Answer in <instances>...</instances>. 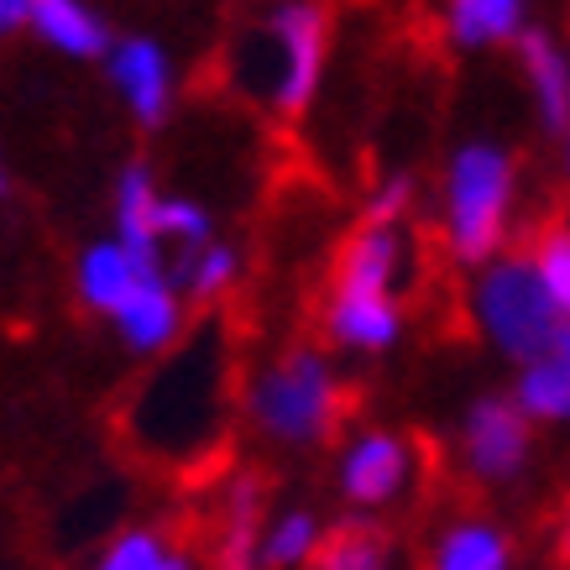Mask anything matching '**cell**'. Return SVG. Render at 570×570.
Here are the masks:
<instances>
[{"label": "cell", "mask_w": 570, "mask_h": 570, "mask_svg": "<svg viewBox=\"0 0 570 570\" xmlns=\"http://www.w3.org/2000/svg\"><path fill=\"white\" fill-rule=\"evenodd\" d=\"M519 409L534 419H566L570 414V330L560 335V346L534 362L519 377Z\"/></svg>", "instance_id": "obj_15"}, {"label": "cell", "mask_w": 570, "mask_h": 570, "mask_svg": "<svg viewBox=\"0 0 570 570\" xmlns=\"http://www.w3.org/2000/svg\"><path fill=\"white\" fill-rule=\"evenodd\" d=\"M320 550V529H314L309 513H283V519L273 523V534L262 539V566H298V560H309V554Z\"/></svg>", "instance_id": "obj_22"}, {"label": "cell", "mask_w": 570, "mask_h": 570, "mask_svg": "<svg viewBox=\"0 0 570 570\" xmlns=\"http://www.w3.org/2000/svg\"><path fill=\"white\" fill-rule=\"evenodd\" d=\"M513 163L498 147H461L445 178V230L461 262H487L508 236Z\"/></svg>", "instance_id": "obj_3"}, {"label": "cell", "mask_w": 570, "mask_h": 570, "mask_svg": "<svg viewBox=\"0 0 570 570\" xmlns=\"http://www.w3.org/2000/svg\"><path fill=\"white\" fill-rule=\"evenodd\" d=\"M0 194H6V163H0Z\"/></svg>", "instance_id": "obj_28"}, {"label": "cell", "mask_w": 570, "mask_h": 570, "mask_svg": "<svg viewBox=\"0 0 570 570\" xmlns=\"http://www.w3.org/2000/svg\"><path fill=\"white\" fill-rule=\"evenodd\" d=\"M519 52H523V69H529V85H534V100L544 110V126L570 131V69L560 58V48L544 32H523Z\"/></svg>", "instance_id": "obj_14"}, {"label": "cell", "mask_w": 570, "mask_h": 570, "mask_svg": "<svg viewBox=\"0 0 570 570\" xmlns=\"http://www.w3.org/2000/svg\"><path fill=\"white\" fill-rule=\"evenodd\" d=\"M476 325L508 356H519L529 366L544 362L570 330L560 304L544 288V277H539L534 257H502L487 267L482 283H476Z\"/></svg>", "instance_id": "obj_1"}, {"label": "cell", "mask_w": 570, "mask_h": 570, "mask_svg": "<svg viewBox=\"0 0 570 570\" xmlns=\"http://www.w3.org/2000/svg\"><path fill=\"white\" fill-rule=\"evenodd\" d=\"M21 21H32V0H0V37L17 32Z\"/></svg>", "instance_id": "obj_26"}, {"label": "cell", "mask_w": 570, "mask_h": 570, "mask_svg": "<svg viewBox=\"0 0 570 570\" xmlns=\"http://www.w3.org/2000/svg\"><path fill=\"white\" fill-rule=\"evenodd\" d=\"M95 570H189V554L168 544L163 534H153V529H137V534L116 539Z\"/></svg>", "instance_id": "obj_20"}, {"label": "cell", "mask_w": 570, "mask_h": 570, "mask_svg": "<svg viewBox=\"0 0 570 570\" xmlns=\"http://www.w3.org/2000/svg\"><path fill=\"white\" fill-rule=\"evenodd\" d=\"M116 325H121V341L131 351H168L174 346L178 325H184V309H178V294L163 283V273L141 277L137 294L116 309Z\"/></svg>", "instance_id": "obj_10"}, {"label": "cell", "mask_w": 570, "mask_h": 570, "mask_svg": "<svg viewBox=\"0 0 570 570\" xmlns=\"http://www.w3.org/2000/svg\"><path fill=\"white\" fill-rule=\"evenodd\" d=\"M430 570H508V539L492 523H455L434 544Z\"/></svg>", "instance_id": "obj_16"}, {"label": "cell", "mask_w": 570, "mask_h": 570, "mask_svg": "<svg viewBox=\"0 0 570 570\" xmlns=\"http://www.w3.org/2000/svg\"><path fill=\"white\" fill-rule=\"evenodd\" d=\"M519 21H523V0H450V37L466 42V48L513 37Z\"/></svg>", "instance_id": "obj_18"}, {"label": "cell", "mask_w": 570, "mask_h": 570, "mask_svg": "<svg viewBox=\"0 0 570 570\" xmlns=\"http://www.w3.org/2000/svg\"><path fill=\"white\" fill-rule=\"evenodd\" d=\"M409 476V445L397 434H362L351 445L346 466H341V487H346L351 502L362 508H377V502L397 498V487Z\"/></svg>", "instance_id": "obj_8"}, {"label": "cell", "mask_w": 570, "mask_h": 570, "mask_svg": "<svg viewBox=\"0 0 570 570\" xmlns=\"http://www.w3.org/2000/svg\"><path fill=\"white\" fill-rule=\"evenodd\" d=\"M314 570H387V539L372 523H341L314 550Z\"/></svg>", "instance_id": "obj_19"}, {"label": "cell", "mask_w": 570, "mask_h": 570, "mask_svg": "<svg viewBox=\"0 0 570 570\" xmlns=\"http://www.w3.org/2000/svg\"><path fill=\"white\" fill-rule=\"evenodd\" d=\"M153 273L157 267H147V262H141L137 252H126L121 242H100V246H89L85 257H79L73 283H79V298H85L89 309H100V314L116 320V309L137 294L141 277H153Z\"/></svg>", "instance_id": "obj_9"}, {"label": "cell", "mask_w": 570, "mask_h": 570, "mask_svg": "<svg viewBox=\"0 0 570 570\" xmlns=\"http://www.w3.org/2000/svg\"><path fill=\"white\" fill-rule=\"evenodd\" d=\"M414 199V184L409 178H387L377 194H372V205H366V225H393L403 209Z\"/></svg>", "instance_id": "obj_25"}, {"label": "cell", "mask_w": 570, "mask_h": 570, "mask_svg": "<svg viewBox=\"0 0 570 570\" xmlns=\"http://www.w3.org/2000/svg\"><path fill=\"white\" fill-rule=\"evenodd\" d=\"M236 273H242V262H236V252H230V246H205V252H189V257H184V267H178V277L189 283L194 298L225 294V288L236 283Z\"/></svg>", "instance_id": "obj_23"}, {"label": "cell", "mask_w": 570, "mask_h": 570, "mask_svg": "<svg viewBox=\"0 0 570 570\" xmlns=\"http://www.w3.org/2000/svg\"><path fill=\"white\" fill-rule=\"evenodd\" d=\"M252 419L273 440H288V445H309V440H325L341 414H346V393L335 372L325 366L320 351H288L277 356L257 382H252Z\"/></svg>", "instance_id": "obj_2"}, {"label": "cell", "mask_w": 570, "mask_h": 570, "mask_svg": "<svg viewBox=\"0 0 570 570\" xmlns=\"http://www.w3.org/2000/svg\"><path fill=\"white\" fill-rule=\"evenodd\" d=\"M529 257H534L539 277H544V288L550 298L560 304V314L570 320V225H544L529 246Z\"/></svg>", "instance_id": "obj_21"}, {"label": "cell", "mask_w": 570, "mask_h": 570, "mask_svg": "<svg viewBox=\"0 0 570 570\" xmlns=\"http://www.w3.org/2000/svg\"><path fill=\"white\" fill-rule=\"evenodd\" d=\"M163 199H157L153 174L131 163L121 178H116V236H121L126 252H137L147 267H157V246H163Z\"/></svg>", "instance_id": "obj_12"}, {"label": "cell", "mask_w": 570, "mask_h": 570, "mask_svg": "<svg viewBox=\"0 0 570 570\" xmlns=\"http://www.w3.org/2000/svg\"><path fill=\"white\" fill-rule=\"evenodd\" d=\"M32 21L37 32L48 37L58 52H69V58H100L110 48L105 21L89 11L85 0H32Z\"/></svg>", "instance_id": "obj_13"}, {"label": "cell", "mask_w": 570, "mask_h": 570, "mask_svg": "<svg viewBox=\"0 0 570 570\" xmlns=\"http://www.w3.org/2000/svg\"><path fill=\"white\" fill-rule=\"evenodd\" d=\"M110 85L121 89V100L131 105V116L141 126H157L168 116V95H174V73L157 42L147 37H126L110 52Z\"/></svg>", "instance_id": "obj_6"}, {"label": "cell", "mask_w": 570, "mask_h": 570, "mask_svg": "<svg viewBox=\"0 0 570 570\" xmlns=\"http://www.w3.org/2000/svg\"><path fill=\"white\" fill-rule=\"evenodd\" d=\"M157 230H163V242H178L184 252H205L209 215L194 205V199H163V220H157Z\"/></svg>", "instance_id": "obj_24"}, {"label": "cell", "mask_w": 570, "mask_h": 570, "mask_svg": "<svg viewBox=\"0 0 570 570\" xmlns=\"http://www.w3.org/2000/svg\"><path fill=\"white\" fill-rule=\"evenodd\" d=\"M257 529H262V482L242 476L236 498H230V519H225V539H220V570H252L257 566Z\"/></svg>", "instance_id": "obj_17"}, {"label": "cell", "mask_w": 570, "mask_h": 570, "mask_svg": "<svg viewBox=\"0 0 570 570\" xmlns=\"http://www.w3.org/2000/svg\"><path fill=\"white\" fill-rule=\"evenodd\" d=\"M397 262H403V236L397 225H362L335 262V283L341 288H372V294H393Z\"/></svg>", "instance_id": "obj_11"}, {"label": "cell", "mask_w": 570, "mask_h": 570, "mask_svg": "<svg viewBox=\"0 0 570 570\" xmlns=\"http://www.w3.org/2000/svg\"><path fill=\"white\" fill-rule=\"evenodd\" d=\"M262 42L273 52V105L283 116H304V105L314 100L320 89V73H325V52H330V17L325 6L314 0H283L267 27H262Z\"/></svg>", "instance_id": "obj_4"}, {"label": "cell", "mask_w": 570, "mask_h": 570, "mask_svg": "<svg viewBox=\"0 0 570 570\" xmlns=\"http://www.w3.org/2000/svg\"><path fill=\"white\" fill-rule=\"evenodd\" d=\"M560 560L570 566V519H566V534H560Z\"/></svg>", "instance_id": "obj_27"}, {"label": "cell", "mask_w": 570, "mask_h": 570, "mask_svg": "<svg viewBox=\"0 0 570 570\" xmlns=\"http://www.w3.org/2000/svg\"><path fill=\"white\" fill-rule=\"evenodd\" d=\"M529 455V414L519 403L502 397H482L466 419V461L482 482H502L513 476Z\"/></svg>", "instance_id": "obj_5"}, {"label": "cell", "mask_w": 570, "mask_h": 570, "mask_svg": "<svg viewBox=\"0 0 570 570\" xmlns=\"http://www.w3.org/2000/svg\"><path fill=\"white\" fill-rule=\"evenodd\" d=\"M325 325L341 346H356V351H382L397 341L403 330V309H397L393 294H372V288H341L330 294V309H325Z\"/></svg>", "instance_id": "obj_7"}, {"label": "cell", "mask_w": 570, "mask_h": 570, "mask_svg": "<svg viewBox=\"0 0 570 570\" xmlns=\"http://www.w3.org/2000/svg\"><path fill=\"white\" fill-rule=\"evenodd\" d=\"M566 137H570V131H566ZM566 157H570V147H566Z\"/></svg>", "instance_id": "obj_29"}]
</instances>
